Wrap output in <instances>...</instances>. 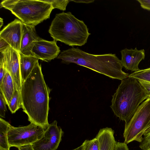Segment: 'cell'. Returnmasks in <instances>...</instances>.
<instances>
[{"mask_svg": "<svg viewBox=\"0 0 150 150\" xmlns=\"http://www.w3.org/2000/svg\"><path fill=\"white\" fill-rule=\"evenodd\" d=\"M22 35L21 40L20 54L33 56L31 51L35 41L42 39L37 34L35 26L22 23Z\"/></svg>", "mask_w": 150, "mask_h": 150, "instance_id": "4fadbf2b", "label": "cell"}, {"mask_svg": "<svg viewBox=\"0 0 150 150\" xmlns=\"http://www.w3.org/2000/svg\"><path fill=\"white\" fill-rule=\"evenodd\" d=\"M60 52L56 41H48L42 39L34 42L31 53L38 59L49 62L57 58Z\"/></svg>", "mask_w": 150, "mask_h": 150, "instance_id": "30bf717a", "label": "cell"}, {"mask_svg": "<svg viewBox=\"0 0 150 150\" xmlns=\"http://www.w3.org/2000/svg\"><path fill=\"white\" fill-rule=\"evenodd\" d=\"M9 45L6 41L0 38V52L1 53Z\"/></svg>", "mask_w": 150, "mask_h": 150, "instance_id": "83f0119b", "label": "cell"}, {"mask_svg": "<svg viewBox=\"0 0 150 150\" xmlns=\"http://www.w3.org/2000/svg\"><path fill=\"white\" fill-rule=\"evenodd\" d=\"M113 150H129L127 144L124 142H116Z\"/></svg>", "mask_w": 150, "mask_h": 150, "instance_id": "d4e9b609", "label": "cell"}, {"mask_svg": "<svg viewBox=\"0 0 150 150\" xmlns=\"http://www.w3.org/2000/svg\"><path fill=\"white\" fill-rule=\"evenodd\" d=\"M150 146V129L144 135L142 140L139 145L142 150H146Z\"/></svg>", "mask_w": 150, "mask_h": 150, "instance_id": "7402d4cb", "label": "cell"}, {"mask_svg": "<svg viewBox=\"0 0 150 150\" xmlns=\"http://www.w3.org/2000/svg\"><path fill=\"white\" fill-rule=\"evenodd\" d=\"M82 144L83 150H100L99 142L96 137L91 140H85Z\"/></svg>", "mask_w": 150, "mask_h": 150, "instance_id": "44dd1931", "label": "cell"}, {"mask_svg": "<svg viewBox=\"0 0 150 150\" xmlns=\"http://www.w3.org/2000/svg\"><path fill=\"white\" fill-rule=\"evenodd\" d=\"M0 6L22 23L34 26L49 18L53 9L50 4L42 0H4Z\"/></svg>", "mask_w": 150, "mask_h": 150, "instance_id": "5b68a950", "label": "cell"}, {"mask_svg": "<svg viewBox=\"0 0 150 150\" xmlns=\"http://www.w3.org/2000/svg\"><path fill=\"white\" fill-rule=\"evenodd\" d=\"M73 150H83V146L82 144L79 147Z\"/></svg>", "mask_w": 150, "mask_h": 150, "instance_id": "4dcf8cb0", "label": "cell"}, {"mask_svg": "<svg viewBox=\"0 0 150 150\" xmlns=\"http://www.w3.org/2000/svg\"><path fill=\"white\" fill-rule=\"evenodd\" d=\"M50 4L53 8H57L61 10L65 11L66 7L70 1L69 0H42Z\"/></svg>", "mask_w": 150, "mask_h": 150, "instance_id": "ffe728a7", "label": "cell"}, {"mask_svg": "<svg viewBox=\"0 0 150 150\" xmlns=\"http://www.w3.org/2000/svg\"><path fill=\"white\" fill-rule=\"evenodd\" d=\"M47 128L32 123L26 126L18 127L11 125L8 134L10 147L18 148L32 145L42 137Z\"/></svg>", "mask_w": 150, "mask_h": 150, "instance_id": "52a82bcc", "label": "cell"}, {"mask_svg": "<svg viewBox=\"0 0 150 150\" xmlns=\"http://www.w3.org/2000/svg\"><path fill=\"white\" fill-rule=\"evenodd\" d=\"M57 58L63 63L76 64L113 79L122 81L129 75L122 70L121 60L115 54H94L72 47L62 52Z\"/></svg>", "mask_w": 150, "mask_h": 150, "instance_id": "7a4b0ae2", "label": "cell"}, {"mask_svg": "<svg viewBox=\"0 0 150 150\" xmlns=\"http://www.w3.org/2000/svg\"><path fill=\"white\" fill-rule=\"evenodd\" d=\"M51 91L45 82L41 65L38 62L22 83L20 91L22 108L30 123L45 128L49 124L48 116Z\"/></svg>", "mask_w": 150, "mask_h": 150, "instance_id": "6da1fadb", "label": "cell"}, {"mask_svg": "<svg viewBox=\"0 0 150 150\" xmlns=\"http://www.w3.org/2000/svg\"><path fill=\"white\" fill-rule=\"evenodd\" d=\"M143 9L150 11V0H137Z\"/></svg>", "mask_w": 150, "mask_h": 150, "instance_id": "484cf974", "label": "cell"}, {"mask_svg": "<svg viewBox=\"0 0 150 150\" xmlns=\"http://www.w3.org/2000/svg\"><path fill=\"white\" fill-rule=\"evenodd\" d=\"M150 129V98L140 105L129 121L125 124L123 133L124 142H141L143 136Z\"/></svg>", "mask_w": 150, "mask_h": 150, "instance_id": "8992f818", "label": "cell"}, {"mask_svg": "<svg viewBox=\"0 0 150 150\" xmlns=\"http://www.w3.org/2000/svg\"><path fill=\"white\" fill-rule=\"evenodd\" d=\"M94 0H70V1H72L76 3H92L94 1Z\"/></svg>", "mask_w": 150, "mask_h": 150, "instance_id": "f546056e", "label": "cell"}, {"mask_svg": "<svg viewBox=\"0 0 150 150\" xmlns=\"http://www.w3.org/2000/svg\"><path fill=\"white\" fill-rule=\"evenodd\" d=\"M6 103L1 93H0V116L5 117V112L7 111Z\"/></svg>", "mask_w": 150, "mask_h": 150, "instance_id": "603a6c76", "label": "cell"}, {"mask_svg": "<svg viewBox=\"0 0 150 150\" xmlns=\"http://www.w3.org/2000/svg\"><path fill=\"white\" fill-rule=\"evenodd\" d=\"M138 81L148 95L149 97L150 98V83L141 80Z\"/></svg>", "mask_w": 150, "mask_h": 150, "instance_id": "cb8c5ba5", "label": "cell"}, {"mask_svg": "<svg viewBox=\"0 0 150 150\" xmlns=\"http://www.w3.org/2000/svg\"><path fill=\"white\" fill-rule=\"evenodd\" d=\"M149 96L136 79L129 77L122 80L112 96L110 107L114 114L127 123L139 104Z\"/></svg>", "mask_w": 150, "mask_h": 150, "instance_id": "3957f363", "label": "cell"}, {"mask_svg": "<svg viewBox=\"0 0 150 150\" xmlns=\"http://www.w3.org/2000/svg\"><path fill=\"white\" fill-rule=\"evenodd\" d=\"M19 54L20 73L22 83L30 74L38 59L33 56Z\"/></svg>", "mask_w": 150, "mask_h": 150, "instance_id": "9a60e30c", "label": "cell"}, {"mask_svg": "<svg viewBox=\"0 0 150 150\" xmlns=\"http://www.w3.org/2000/svg\"><path fill=\"white\" fill-rule=\"evenodd\" d=\"M7 71L5 68L3 62L0 61V83H1L2 80L6 72Z\"/></svg>", "mask_w": 150, "mask_h": 150, "instance_id": "4316f807", "label": "cell"}, {"mask_svg": "<svg viewBox=\"0 0 150 150\" xmlns=\"http://www.w3.org/2000/svg\"><path fill=\"white\" fill-rule=\"evenodd\" d=\"M12 113H15L20 108H22V100L20 91L15 90L11 101L8 105Z\"/></svg>", "mask_w": 150, "mask_h": 150, "instance_id": "ac0fdd59", "label": "cell"}, {"mask_svg": "<svg viewBox=\"0 0 150 150\" xmlns=\"http://www.w3.org/2000/svg\"><path fill=\"white\" fill-rule=\"evenodd\" d=\"M57 121L49 124L43 136L32 145L34 150H56L62 140L63 132Z\"/></svg>", "mask_w": 150, "mask_h": 150, "instance_id": "ba28073f", "label": "cell"}, {"mask_svg": "<svg viewBox=\"0 0 150 150\" xmlns=\"http://www.w3.org/2000/svg\"><path fill=\"white\" fill-rule=\"evenodd\" d=\"M114 131L111 128L100 129L96 137L98 139L100 150H113L116 142L114 134Z\"/></svg>", "mask_w": 150, "mask_h": 150, "instance_id": "5bb4252c", "label": "cell"}, {"mask_svg": "<svg viewBox=\"0 0 150 150\" xmlns=\"http://www.w3.org/2000/svg\"><path fill=\"white\" fill-rule=\"evenodd\" d=\"M0 61L10 74L17 90L21 91L22 81L20 65L19 53L9 45L1 52Z\"/></svg>", "mask_w": 150, "mask_h": 150, "instance_id": "9c48e42d", "label": "cell"}, {"mask_svg": "<svg viewBox=\"0 0 150 150\" xmlns=\"http://www.w3.org/2000/svg\"><path fill=\"white\" fill-rule=\"evenodd\" d=\"M11 125L2 118H0V147L9 150L8 137V130Z\"/></svg>", "mask_w": 150, "mask_h": 150, "instance_id": "e0dca14e", "label": "cell"}, {"mask_svg": "<svg viewBox=\"0 0 150 150\" xmlns=\"http://www.w3.org/2000/svg\"><path fill=\"white\" fill-rule=\"evenodd\" d=\"M16 89L13 79L10 73L7 71L0 83V91L8 105L11 102Z\"/></svg>", "mask_w": 150, "mask_h": 150, "instance_id": "2e32d148", "label": "cell"}, {"mask_svg": "<svg viewBox=\"0 0 150 150\" xmlns=\"http://www.w3.org/2000/svg\"><path fill=\"white\" fill-rule=\"evenodd\" d=\"M121 60L123 67L127 70L136 72L140 70L138 67L140 62L144 59L145 51L139 50L137 47L134 49L127 48L121 50Z\"/></svg>", "mask_w": 150, "mask_h": 150, "instance_id": "7c38bea8", "label": "cell"}, {"mask_svg": "<svg viewBox=\"0 0 150 150\" xmlns=\"http://www.w3.org/2000/svg\"><path fill=\"white\" fill-rule=\"evenodd\" d=\"M3 23V19L1 18H0V28L2 26Z\"/></svg>", "mask_w": 150, "mask_h": 150, "instance_id": "1f68e13d", "label": "cell"}, {"mask_svg": "<svg viewBox=\"0 0 150 150\" xmlns=\"http://www.w3.org/2000/svg\"><path fill=\"white\" fill-rule=\"evenodd\" d=\"M0 150H8L5 149L0 147Z\"/></svg>", "mask_w": 150, "mask_h": 150, "instance_id": "d6a6232c", "label": "cell"}, {"mask_svg": "<svg viewBox=\"0 0 150 150\" xmlns=\"http://www.w3.org/2000/svg\"><path fill=\"white\" fill-rule=\"evenodd\" d=\"M18 148L19 150H34L32 145L24 146Z\"/></svg>", "mask_w": 150, "mask_h": 150, "instance_id": "f1b7e54d", "label": "cell"}, {"mask_svg": "<svg viewBox=\"0 0 150 150\" xmlns=\"http://www.w3.org/2000/svg\"><path fill=\"white\" fill-rule=\"evenodd\" d=\"M128 77L150 83V67L134 72L129 75Z\"/></svg>", "mask_w": 150, "mask_h": 150, "instance_id": "d6986e66", "label": "cell"}, {"mask_svg": "<svg viewBox=\"0 0 150 150\" xmlns=\"http://www.w3.org/2000/svg\"><path fill=\"white\" fill-rule=\"evenodd\" d=\"M22 23L15 19L8 24L0 32V38L19 53L22 35Z\"/></svg>", "mask_w": 150, "mask_h": 150, "instance_id": "8fae6325", "label": "cell"}, {"mask_svg": "<svg viewBox=\"0 0 150 150\" xmlns=\"http://www.w3.org/2000/svg\"><path fill=\"white\" fill-rule=\"evenodd\" d=\"M49 32L54 40L72 47L84 45L91 35L83 21L76 18L70 12L57 14Z\"/></svg>", "mask_w": 150, "mask_h": 150, "instance_id": "277c9868", "label": "cell"}]
</instances>
